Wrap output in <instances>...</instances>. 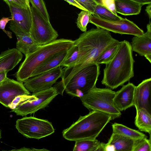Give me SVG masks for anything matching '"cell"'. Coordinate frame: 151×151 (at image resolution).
Instances as JSON below:
<instances>
[{
  "label": "cell",
  "mask_w": 151,
  "mask_h": 151,
  "mask_svg": "<svg viewBox=\"0 0 151 151\" xmlns=\"http://www.w3.org/2000/svg\"><path fill=\"white\" fill-rule=\"evenodd\" d=\"M74 41L78 48V57L74 66L63 69L60 83L64 89L77 73L86 66L96 63L104 51L120 42L113 38L109 31L99 27L83 32Z\"/></svg>",
  "instance_id": "obj_1"
},
{
  "label": "cell",
  "mask_w": 151,
  "mask_h": 151,
  "mask_svg": "<svg viewBox=\"0 0 151 151\" xmlns=\"http://www.w3.org/2000/svg\"><path fill=\"white\" fill-rule=\"evenodd\" d=\"M130 43L120 41L118 51L113 59L106 64L102 84L114 89L122 86L134 76V59Z\"/></svg>",
  "instance_id": "obj_2"
},
{
  "label": "cell",
  "mask_w": 151,
  "mask_h": 151,
  "mask_svg": "<svg viewBox=\"0 0 151 151\" xmlns=\"http://www.w3.org/2000/svg\"><path fill=\"white\" fill-rule=\"evenodd\" d=\"M71 40L61 38L49 43L40 45L34 52L26 56L15 74L17 81L24 83L31 78L34 71L51 57L68 50L74 44Z\"/></svg>",
  "instance_id": "obj_3"
},
{
  "label": "cell",
  "mask_w": 151,
  "mask_h": 151,
  "mask_svg": "<svg viewBox=\"0 0 151 151\" xmlns=\"http://www.w3.org/2000/svg\"><path fill=\"white\" fill-rule=\"evenodd\" d=\"M111 120L109 114L90 111L87 114L80 116L76 122L64 129L62 132L63 137L67 140L74 141L82 139H96Z\"/></svg>",
  "instance_id": "obj_4"
},
{
  "label": "cell",
  "mask_w": 151,
  "mask_h": 151,
  "mask_svg": "<svg viewBox=\"0 0 151 151\" xmlns=\"http://www.w3.org/2000/svg\"><path fill=\"white\" fill-rule=\"evenodd\" d=\"M115 92L110 88H99L95 86L80 98L82 104L89 111L107 114L113 120L121 115V111L113 103Z\"/></svg>",
  "instance_id": "obj_5"
},
{
  "label": "cell",
  "mask_w": 151,
  "mask_h": 151,
  "mask_svg": "<svg viewBox=\"0 0 151 151\" xmlns=\"http://www.w3.org/2000/svg\"><path fill=\"white\" fill-rule=\"evenodd\" d=\"M100 74L99 64H90L74 76L66 85L65 90L68 94L80 98L96 86Z\"/></svg>",
  "instance_id": "obj_6"
},
{
  "label": "cell",
  "mask_w": 151,
  "mask_h": 151,
  "mask_svg": "<svg viewBox=\"0 0 151 151\" xmlns=\"http://www.w3.org/2000/svg\"><path fill=\"white\" fill-rule=\"evenodd\" d=\"M59 94L56 88L52 86L32 93L31 96L22 95L19 102L11 111L22 116L34 113L46 107Z\"/></svg>",
  "instance_id": "obj_7"
},
{
  "label": "cell",
  "mask_w": 151,
  "mask_h": 151,
  "mask_svg": "<svg viewBox=\"0 0 151 151\" xmlns=\"http://www.w3.org/2000/svg\"><path fill=\"white\" fill-rule=\"evenodd\" d=\"M15 127L19 133L30 138L39 139L49 136L55 132L51 122L33 116L17 119Z\"/></svg>",
  "instance_id": "obj_8"
},
{
  "label": "cell",
  "mask_w": 151,
  "mask_h": 151,
  "mask_svg": "<svg viewBox=\"0 0 151 151\" xmlns=\"http://www.w3.org/2000/svg\"><path fill=\"white\" fill-rule=\"evenodd\" d=\"M30 8L32 24L29 34L33 39L39 45L56 40L58 34L50 22L47 21L35 8L32 6Z\"/></svg>",
  "instance_id": "obj_9"
},
{
  "label": "cell",
  "mask_w": 151,
  "mask_h": 151,
  "mask_svg": "<svg viewBox=\"0 0 151 151\" xmlns=\"http://www.w3.org/2000/svg\"><path fill=\"white\" fill-rule=\"evenodd\" d=\"M89 23L109 32L121 35H141L144 31L133 22L126 18L115 20H107L92 15Z\"/></svg>",
  "instance_id": "obj_10"
},
{
  "label": "cell",
  "mask_w": 151,
  "mask_h": 151,
  "mask_svg": "<svg viewBox=\"0 0 151 151\" xmlns=\"http://www.w3.org/2000/svg\"><path fill=\"white\" fill-rule=\"evenodd\" d=\"M63 70L60 66L29 78L23 85L29 92L34 93L49 89L61 77Z\"/></svg>",
  "instance_id": "obj_11"
},
{
  "label": "cell",
  "mask_w": 151,
  "mask_h": 151,
  "mask_svg": "<svg viewBox=\"0 0 151 151\" xmlns=\"http://www.w3.org/2000/svg\"><path fill=\"white\" fill-rule=\"evenodd\" d=\"M30 94L22 82L7 77L0 83V103L6 107L9 108L16 96Z\"/></svg>",
  "instance_id": "obj_12"
},
{
  "label": "cell",
  "mask_w": 151,
  "mask_h": 151,
  "mask_svg": "<svg viewBox=\"0 0 151 151\" xmlns=\"http://www.w3.org/2000/svg\"><path fill=\"white\" fill-rule=\"evenodd\" d=\"M11 13L9 26L15 27L21 31L29 33L32 24V14L30 7L27 8L8 5Z\"/></svg>",
  "instance_id": "obj_13"
},
{
  "label": "cell",
  "mask_w": 151,
  "mask_h": 151,
  "mask_svg": "<svg viewBox=\"0 0 151 151\" xmlns=\"http://www.w3.org/2000/svg\"><path fill=\"white\" fill-rule=\"evenodd\" d=\"M151 91L150 78L143 80L136 86L134 106L135 107L136 111L144 109L151 114Z\"/></svg>",
  "instance_id": "obj_14"
},
{
  "label": "cell",
  "mask_w": 151,
  "mask_h": 151,
  "mask_svg": "<svg viewBox=\"0 0 151 151\" xmlns=\"http://www.w3.org/2000/svg\"><path fill=\"white\" fill-rule=\"evenodd\" d=\"M147 31L141 35L134 36L130 43L132 51L144 56L151 63V21L147 25Z\"/></svg>",
  "instance_id": "obj_15"
},
{
  "label": "cell",
  "mask_w": 151,
  "mask_h": 151,
  "mask_svg": "<svg viewBox=\"0 0 151 151\" xmlns=\"http://www.w3.org/2000/svg\"><path fill=\"white\" fill-rule=\"evenodd\" d=\"M135 87L133 83L129 82L115 92L113 99V103L120 111L125 110L134 106Z\"/></svg>",
  "instance_id": "obj_16"
},
{
  "label": "cell",
  "mask_w": 151,
  "mask_h": 151,
  "mask_svg": "<svg viewBox=\"0 0 151 151\" xmlns=\"http://www.w3.org/2000/svg\"><path fill=\"white\" fill-rule=\"evenodd\" d=\"M9 28L15 34L17 39L16 49L25 56L35 51L40 46L33 39L29 33L9 26Z\"/></svg>",
  "instance_id": "obj_17"
},
{
  "label": "cell",
  "mask_w": 151,
  "mask_h": 151,
  "mask_svg": "<svg viewBox=\"0 0 151 151\" xmlns=\"http://www.w3.org/2000/svg\"><path fill=\"white\" fill-rule=\"evenodd\" d=\"M23 55L16 48L8 49L0 54V73L12 70L22 59Z\"/></svg>",
  "instance_id": "obj_18"
},
{
  "label": "cell",
  "mask_w": 151,
  "mask_h": 151,
  "mask_svg": "<svg viewBox=\"0 0 151 151\" xmlns=\"http://www.w3.org/2000/svg\"><path fill=\"white\" fill-rule=\"evenodd\" d=\"M134 142L132 139L113 133L106 143L105 151H132Z\"/></svg>",
  "instance_id": "obj_19"
},
{
  "label": "cell",
  "mask_w": 151,
  "mask_h": 151,
  "mask_svg": "<svg viewBox=\"0 0 151 151\" xmlns=\"http://www.w3.org/2000/svg\"><path fill=\"white\" fill-rule=\"evenodd\" d=\"M68 50L60 52L51 57L35 69L32 74L31 78L61 66Z\"/></svg>",
  "instance_id": "obj_20"
},
{
  "label": "cell",
  "mask_w": 151,
  "mask_h": 151,
  "mask_svg": "<svg viewBox=\"0 0 151 151\" xmlns=\"http://www.w3.org/2000/svg\"><path fill=\"white\" fill-rule=\"evenodd\" d=\"M116 11L124 15H137L140 13L141 3L132 0H114Z\"/></svg>",
  "instance_id": "obj_21"
},
{
  "label": "cell",
  "mask_w": 151,
  "mask_h": 151,
  "mask_svg": "<svg viewBox=\"0 0 151 151\" xmlns=\"http://www.w3.org/2000/svg\"><path fill=\"white\" fill-rule=\"evenodd\" d=\"M134 123L140 131L151 135V114L146 110L141 109L136 111Z\"/></svg>",
  "instance_id": "obj_22"
},
{
  "label": "cell",
  "mask_w": 151,
  "mask_h": 151,
  "mask_svg": "<svg viewBox=\"0 0 151 151\" xmlns=\"http://www.w3.org/2000/svg\"><path fill=\"white\" fill-rule=\"evenodd\" d=\"M112 127L113 133L124 136L134 140L146 137L143 133L122 124L115 123L112 125Z\"/></svg>",
  "instance_id": "obj_23"
},
{
  "label": "cell",
  "mask_w": 151,
  "mask_h": 151,
  "mask_svg": "<svg viewBox=\"0 0 151 151\" xmlns=\"http://www.w3.org/2000/svg\"><path fill=\"white\" fill-rule=\"evenodd\" d=\"M73 151H99L101 142L97 139H82L75 141Z\"/></svg>",
  "instance_id": "obj_24"
},
{
  "label": "cell",
  "mask_w": 151,
  "mask_h": 151,
  "mask_svg": "<svg viewBox=\"0 0 151 151\" xmlns=\"http://www.w3.org/2000/svg\"><path fill=\"white\" fill-rule=\"evenodd\" d=\"M78 53V47L74 43L68 50L67 55L62 63L61 67L71 68L74 66L77 61Z\"/></svg>",
  "instance_id": "obj_25"
},
{
  "label": "cell",
  "mask_w": 151,
  "mask_h": 151,
  "mask_svg": "<svg viewBox=\"0 0 151 151\" xmlns=\"http://www.w3.org/2000/svg\"><path fill=\"white\" fill-rule=\"evenodd\" d=\"M92 15L109 20H118L122 18L118 15H115L103 5L100 4H97L96 6Z\"/></svg>",
  "instance_id": "obj_26"
},
{
  "label": "cell",
  "mask_w": 151,
  "mask_h": 151,
  "mask_svg": "<svg viewBox=\"0 0 151 151\" xmlns=\"http://www.w3.org/2000/svg\"><path fill=\"white\" fill-rule=\"evenodd\" d=\"M119 42L118 44L104 51L99 57L96 63L99 64H106L109 62L116 54L119 47Z\"/></svg>",
  "instance_id": "obj_27"
},
{
  "label": "cell",
  "mask_w": 151,
  "mask_h": 151,
  "mask_svg": "<svg viewBox=\"0 0 151 151\" xmlns=\"http://www.w3.org/2000/svg\"><path fill=\"white\" fill-rule=\"evenodd\" d=\"M92 13L90 12L82 10L78 14L76 22L78 27L82 31H87V27L90 22L92 17Z\"/></svg>",
  "instance_id": "obj_28"
},
{
  "label": "cell",
  "mask_w": 151,
  "mask_h": 151,
  "mask_svg": "<svg viewBox=\"0 0 151 151\" xmlns=\"http://www.w3.org/2000/svg\"><path fill=\"white\" fill-rule=\"evenodd\" d=\"M151 141L146 137L134 140L132 151H151Z\"/></svg>",
  "instance_id": "obj_29"
},
{
  "label": "cell",
  "mask_w": 151,
  "mask_h": 151,
  "mask_svg": "<svg viewBox=\"0 0 151 151\" xmlns=\"http://www.w3.org/2000/svg\"><path fill=\"white\" fill-rule=\"evenodd\" d=\"M32 6L35 8L47 21H50V17L43 0H29Z\"/></svg>",
  "instance_id": "obj_30"
},
{
  "label": "cell",
  "mask_w": 151,
  "mask_h": 151,
  "mask_svg": "<svg viewBox=\"0 0 151 151\" xmlns=\"http://www.w3.org/2000/svg\"><path fill=\"white\" fill-rule=\"evenodd\" d=\"M8 5H12L20 8L30 7L29 0H3Z\"/></svg>",
  "instance_id": "obj_31"
},
{
  "label": "cell",
  "mask_w": 151,
  "mask_h": 151,
  "mask_svg": "<svg viewBox=\"0 0 151 151\" xmlns=\"http://www.w3.org/2000/svg\"><path fill=\"white\" fill-rule=\"evenodd\" d=\"M88 11L91 12L93 14L95 7L98 4L94 0H76Z\"/></svg>",
  "instance_id": "obj_32"
},
{
  "label": "cell",
  "mask_w": 151,
  "mask_h": 151,
  "mask_svg": "<svg viewBox=\"0 0 151 151\" xmlns=\"http://www.w3.org/2000/svg\"><path fill=\"white\" fill-rule=\"evenodd\" d=\"M102 5L113 13L117 15L116 11L114 0H101Z\"/></svg>",
  "instance_id": "obj_33"
},
{
  "label": "cell",
  "mask_w": 151,
  "mask_h": 151,
  "mask_svg": "<svg viewBox=\"0 0 151 151\" xmlns=\"http://www.w3.org/2000/svg\"><path fill=\"white\" fill-rule=\"evenodd\" d=\"M10 18H11V17H3L0 19V29H2L10 38H12V32L9 31H6L5 29L6 24L12 20V18L10 19Z\"/></svg>",
  "instance_id": "obj_34"
},
{
  "label": "cell",
  "mask_w": 151,
  "mask_h": 151,
  "mask_svg": "<svg viewBox=\"0 0 151 151\" xmlns=\"http://www.w3.org/2000/svg\"><path fill=\"white\" fill-rule=\"evenodd\" d=\"M70 4L73 5L81 10L88 11L86 8L83 6L78 2L76 0H64Z\"/></svg>",
  "instance_id": "obj_35"
},
{
  "label": "cell",
  "mask_w": 151,
  "mask_h": 151,
  "mask_svg": "<svg viewBox=\"0 0 151 151\" xmlns=\"http://www.w3.org/2000/svg\"><path fill=\"white\" fill-rule=\"evenodd\" d=\"M145 10L149 17L150 20L151 18V3L147 4L146 6Z\"/></svg>",
  "instance_id": "obj_36"
},
{
  "label": "cell",
  "mask_w": 151,
  "mask_h": 151,
  "mask_svg": "<svg viewBox=\"0 0 151 151\" xmlns=\"http://www.w3.org/2000/svg\"><path fill=\"white\" fill-rule=\"evenodd\" d=\"M8 72L5 71L0 73V83L4 81L7 77V74Z\"/></svg>",
  "instance_id": "obj_37"
},
{
  "label": "cell",
  "mask_w": 151,
  "mask_h": 151,
  "mask_svg": "<svg viewBox=\"0 0 151 151\" xmlns=\"http://www.w3.org/2000/svg\"><path fill=\"white\" fill-rule=\"evenodd\" d=\"M141 3L144 5L151 3V0H132Z\"/></svg>",
  "instance_id": "obj_38"
},
{
  "label": "cell",
  "mask_w": 151,
  "mask_h": 151,
  "mask_svg": "<svg viewBox=\"0 0 151 151\" xmlns=\"http://www.w3.org/2000/svg\"><path fill=\"white\" fill-rule=\"evenodd\" d=\"M20 150V151H33L30 148H26L24 147L17 150Z\"/></svg>",
  "instance_id": "obj_39"
},
{
  "label": "cell",
  "mask_w": 151,
  "mask_h": 151,
  "mask_svg": "<svg viewBox=\"0 0 151 151\" xmlns=\"http://www.w3.org/2000/svg\"><path fill=\"white\" fill-rule=\"evenodd\" d=\"M98 4H102L101 0H94Z\"/></svg>",
  "instance_id": "obj_40"
},
{
  "label": "cell",
  "mask_w": 151,
  "mask_h": 151,
  "mask_svg": "<svg viewBox=\"0 0 151 151\" xmlns=\"http://www.w3.org/2000/svg\"><path fill=\"white\" fill-rule=\"evenodd\" d=\"M1 131L0 129V139H1Z\"/></svg>",
  "instance_id": "obj_41"
}]
</instances>
